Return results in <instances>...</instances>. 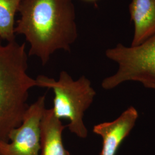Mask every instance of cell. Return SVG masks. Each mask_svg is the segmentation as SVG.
I'll return each instance as SVG.
<instances>
[{
    "label": "cell",
    "mask_w": 155,
    "mask_h": 155,
    "mask_svg": "<svg viewBox=\"0 0 155 155\" xmlns=\"http://www.w3.org/2000/svg\"><path fill=\"white\" fill-rule=\"evenodd\" d=\"M22 0H0V39L15 40V17Z\"/></svg>",
    "instance_id": "9"
},
{
    "label": "cell",
    "mask_w": 155,
    "mask_h": 155,
    "mask_svg": "<svg viewBox=\"0 0 155 155\" xmlns=\"http://www.w3.org/2000/svg\"><path fill=\"white\" fill-rule=\"evenodd\" d=\"M63 125L52 109H45L40 124V151L39 155H71L63 143Z\"/></svg>",
    "instance_id": "8"
},
{
    "label": "cell",
    "mask_w": 155,
    "mask_h": 155,
    "mask_svg": "<svg viewBox=\"0 0 155 155\" xmlns=\"http://www.w3.org/2000/svg\"><path fill=\"white\" fill-rule=\"evenodd\" d=\"M129 12L134 25L131 47H136L155 35V0H132Z\"/></svg>",
    "instance_id": "7"
},
{
    "label": "cell",
    "mask_w": 155,
    "mask_h": 155,
    "mask_svg": "<svg viewBox=\"0 0 155 155\" xmlns=\"http://www.w3.org/2000/svg\"><path fill=\"white\" fill-rule=\"evenodd\" d=\"M84 1H86V2H96L98 0H83Z\"/></svg>",
    "instance_id": "10"
},
{
    "label": "cell",
    "mask_w": 155,
    "mask_h": 155,
    "mask_svg": "<svg viewBox=\"0 0 155 155\" xmlns=\"http://www.w3.org/2000/svg\"><path fill=\"white\" fill-rule=\"evenodd\" d=\"M105 54L118 68L115 74L103 80V89L111 90L123 82L136 81L155 90V35L136 47L118 44Z\"/></svg>",
    "instance_id": "4"
},
{
    "label": "cell",
    "mask_w": 155,
    "mask_h": 155,
    "mask_svg": "<svg viewBox=\"0 0 155 155\" xmlns=\"http://www.w3.org/2000/svg\"><path fill=\"white\" fill-rule=\"evenodd\" d=\"M27 70L25 43L15 40L3 45L0 39V141L9 142L12 130L21 124L29 91L38 86Z\"/></svg>",
    "instance_id": "2"
},
{
    "label": "cell",
    "mask_w": 155,
    "mask_h": 155,
    "mask_svg": "<svg viewBox=\"0 0 155 155\" xmlns=\"http://www.w3.org/2000/svg\"><path fill=\"white\" fill-rule=\"evenodd\" d=\"M138 117V111L130 106L116 120L95 125L93 132L102 139L100 155H116L120 145L135 125Z\"/></svg>",
    "instance_id": "6"
},
{
    "label": "cell",
    "mask_w": 155,
    "mask_h": 155,
    "mask_svg": "<svg viewBox=\"0 0 155 155\" xmlns=\"http://www.w3.org/2000/svg\"><path fill=\"white\" fill-rule=\"evenodd\" d=\"M15 32L30 45L28 55L39 58L45 66L55 51H70L77 39L73 0H22Z\"/></svg>",
    "instance_id": "1"
},
{
    "label": "cell",
    "mask_w": 155,
    "mask_h": 155,
    "mask_svg": "<svg viewBox=\"0 0 155 155\" xmlns=\"http://www.w3.org/2000/svg\"><path fill=\"white\" fill-rule=\"evenodd\" d=\"M45 99V95L40 97L28 106L21 124L9 134L11 142L0 141V155H39Z\"/></svg>",
    "instance_id": "5"
},
{
    "label": "cell",
    "mask_w": 155,
    "mask_h": 155,
    "mask_svg": "<svg viewBox=\"0 0 155 155\" xmlns=\"http://www.w3.org/2000/svg\"><path fill=\"white\" fill-rule=\"evenodd\" d=\"M36 81L39 87L53 90L55 97L52 109L56 117L68 119L70 132L80 138H86L88 132L83 122L84 113L96 94L89 79L82 76L75 81L66 71H62L58 81L44 75L38 76Z\"/></svg>",
    "instance_id": "3"
}]
</instances>
